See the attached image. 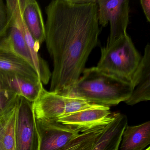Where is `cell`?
<instances>
[{"label": "cell", "mask_w": 150, "mask_h": 150, "mask_svg": "<svg viewBox=\"0 0 150 150\" xmlns=\"http://www.w3.org/2000/svg\"><path fill=\"white\" fill-rule=\"evenodd\" d=\"M96 0H54L45 8V41L53 61L50 92L67 96L99 44Z\"/></svg>", "instance_id": "cell-1"}, {"label": "cell", "mask_w": 150, "mask_h": 150, "mask_svg": "<svg viewBox=\"0 0 150 150\" xmlns=\"http://www.w3.org/2000/svg\"><path fill=\"white\" fill-rule=\"evenodd\" d=\"M67 96L103 106H116L131 95L130 82L105 73L96 67L85 68Z\"/></svg>", "instance_id": "cell-2"}, {"label": "cell", "mask_w": 150, "mask_h": 150, "mask_svg": "<svg viewBox=\"0 0 150 150\" xmlns=\"http://www.w3.org/2000/svg\"><path fill=\"white\" fill-rule=\"evenodd\" d=\"M142 57L128 35L101 49L96 67L102 71L130 82Z\"/></svg>", "instance_id": "cell-3"}, {"label": "cell", "mask_w": 150, "mask_h": 150, "mask_svg": "<svg viewBox=\"0 0 150 150\" xmlns=\"http://www.w3.org/2000/svg\"><path fill=\"white\" fill-rule=\"evenodd\" d=\"M108 106L91 103L79 98L46 90L43 86L33 102L37 121H55L64 116L86 110L105 108Z\"/></svg>", "instance_id": "cell-4"}, {"label": "cell", "mask_w": 150, "mask_h": 150, "mask_svg": "<svg viewBox=\"0 0 150 150\" xmlns=\"http://www.w3.org/2000/svg\"><path fill=\"white\" fill-rule=\"evenodd\" d=\"M16 150H40L41 137L33 102L18 96L16 103Z\"/></svg>", "instance_id": "cell-5"}, {"label": "cell", "mask_w": 150, "mask_h": 150, "mask_svg": "<svg viewBox=\"0 0 150 150\" xmlns=\"http://www.w3.org/2000/svg\"><path fill=\"white\" fill-rule=\"evenodd\" d=\"M99 25L110 23V33L106 46H110L127 35L129 1L128 0H96Z\"/></svg>", "instance_id": "cell-6"}, {"label": "cell", "mask_w": 150, "mask_h": 150, "mask_svg": "<svg viewBox=\"0 0 150 150\" xmlns=\"http://www.w3.org/2000/svg\"><path fill=\"white\" fill-rule=\"evenodd\" d=\"M116 115V113L110 112L108 107L82 110L59 117L56 121L80 133L98 126L108 125L115 119Z\"/></svg>", "instance_id": "cell-7"}, {"label": "cell", "mask_w": 150, "mask_h": 150, "mask_svg": "<svg viewBox=\"0 0 150 150\" xmlns=\"http://www.w3.org/2000/svg\"><path fill=\"white\" fill-rule=\"evenodd\" d=\"M36 121L41 137L40 150H59L80 133L55 121Z\"/></svg>", "instance_id": "cell-8"}, {"label": "cell", "mask_w": 150, "mask_h": 150, "mask_svg": "<svg viewBox=\"0 0 150 150\" xmlns=\"http://www.w3.org/2000/svg\"><path fill=\"white\" fill-rule=\"evenodd\" d=\"M132 93L125 102L129 106L150 100V45L147 44L144 56L132 78Z\"/></svg>", "instance_id": "cell-9"}, {"label": "cell", "mask_w": 150, "mask_h": 150, "mask_svg": "<svg viewBox=\"0 0 150 150\" xmlns=\"http://www.w3.org/2000/svg\"><path fill=\"white\" fill-rule=\"evenodd\" d=\"M0 83L3 89L33 102L37 99L43 84L13 73L0 70Z\"/></svg>", "instance_id": "cell-10"}, {"label": "cell", "mask_w": 150, "mask_h": 150, "mask_svg": "<svg viewBox=\"0 0 150 150\" xmlns=\"http://www.w3.org/2000/svg\"><path fill=\"white\" fill-rule=\"evenodd\" d=\"M22 18L35 41L40 45L45 41V24L41 8L35 0H20Z\"/></svg>", "instance_id": "cell-11"}, {"label": "cell", "mask_w": 150, "mask_h": 150, "mask_svg": "<svg viewBox=\"0 0 150 150\" xmlns=\"http://www.w3.org/2000/svg\"><path fill=\"white\" fill-rule=\"evenodd\" d=\"M127 125L126 115L116 113L115 119L105 126L92 150H118L123 133Z\"/></svg>", "instance_id": "cell-12"}, {"label": "cell", "mask_w": 150, "mask_h": 150, "mask_svg": "<svg viewBox=\"0 0 150 150\" xmlns=\"http://www.w3.org/2000/svg\"><path fill=\"white\" fill-rule=\"evenodd\" d=\"M0 70L19 74L36 82H41L37 73L29 63L13 52L1 48Z\"/></svg>", "instance_id": "cell-13"}, {"label": "cell", "mask_w": 150, "mask_h": 150, "mask_svg": "<svg viewBox=\"0 0 150 150\" xmlns=\"http://www.w3.org/2000/svg\"><path fill=\"white\" fill-rule=\"evenodd\" d=\"M150 144V122L127 125L124 131L120 150H143Z\"/></svg>", "instance_id": "cell-14"}, {"label": "cell", "mask_w": 150, "mask_h": 150, "mask_svg": "<svg viewBox=\"0 0 150 150\" xmlns=\"http://www.w3.org/2000/svg\"><path fill=\"white\" fill-rule=\"evenodd\" d=\"M16 103L0 115V150H16Z\"/></svg>", "instance_id": "cell-15"}, {"label": "cell", "mask_w": 150, "mask_h": 150, "mask_svg": "<svg viewBox=\"0 0 150 150\" xmlns=\"http://www.w3.org/2000/svg\"><path fill=\"white\" fill-rule=\"evenodd\" d=\"M106 126H98L81 132L77 137L58 150H92Z\"/></svg>", "instance_id": "cell-16"}, {"label": "cell", "mask_w": 150, "mask_h": 150, "mask_svg": "<svg viewBox=\"0 0 150 150\" xmlns=\"http://www.w3.org/2000/svg\"><path fill=\"white\" fill-rule=\"evenodd\" d=\"M9 27V15L6 5L0 0V39L6 35Z\"/></svg>", "instance_id": "cell-17"}, {"label": "cell", "mask_w": 150, "mask_h": 150, "mask_svg": "<svg viewBox=\"0 0 150 150\" xmlns=\"http://www.w3.org/2000/svg\"><path fill=\"white\" fill-rule=\"evenodd\" d=\"M18 96H0V115L9 109L15 103Z\"/></svg>", "instance_id": "cell-18"}, {"label": "cell", "mask_w": 150, "mask_h": 150, "mask_svg": "<svg viewBox=\"0 0 150 150\" xmlns=\"http://www.w3.org/2000/svg\"><path fill=\"white\" fill-rule=\"evenodd\" d=\"M140 5L147 21L150 22V0H140Z\"/></svg>", "instance_id": "cell-19"}, {"label": "cell", "mask_w": 150, "mask_h": 150, "mask_svg": "<svg viewBox=\"0 0 150 150\" xmlns=\"http://www.w3.org/2000/svg\"><path fill=\"white\" fill-rule=\"evenodd\" d=\"M14 95H15L9 92L4 90L3 88L2 87L1 84L0 83V96L8 97V96H12Z\"/></svg>", "instance_id": "cell-20"}, {"label": "cell", "mask_w": 150, "mask_h": 150, "mask_svg": "<svg viewBox=\"0 0 150 150\" xmlns=\"http://www.w3.org/2000/svg\"><path fill=\"white\" fill-rule=\"evenodd\" d=\"M145 150H150V147L149 146V147H148V148H146V149Z\"/></svg>", "instance_id": "cell-21"}]
</instances>
